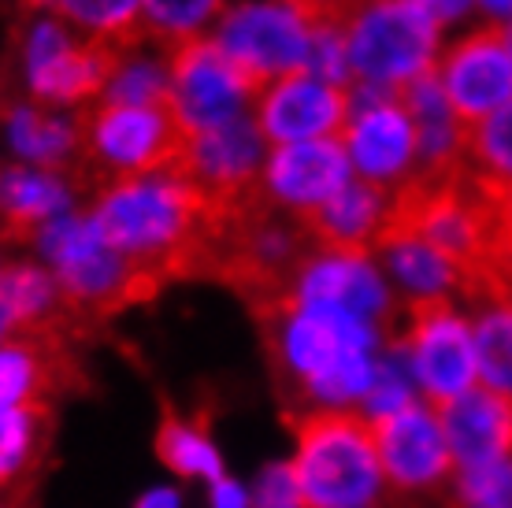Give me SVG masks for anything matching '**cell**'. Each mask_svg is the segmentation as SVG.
I'll return each mask as SVG.
<instances>
[{
    "mask_svg": "<svg viewBox=\"0 0 512 508\" xmlns=\"http://www.w3.org/2000/svg\"><path fill=\"white\" fill-rule=\"evenodd\" d=\"M268 371L286 412L360 408L375 382L383 331L342 308L301 305L294 297L253 308Z\"/></svg>",
    "mask_w": 512,
    "mask_h": 508,
    "instance_id": "obj_1",
    "label": "cell"
},
{
    "mask_svg": "<svg viewBox=\"0 0 512 508\" xmlns=\"http://www.w3.org/2000/svg\"><path fill=\"white\" fill-rule=\"evenodd\" d=\"M101 238L164 282L205 279L216 208L179 171L123 178L90 204Z\"/></svg>",
    "mask_w": 512,
    "mask_h": 508,
    "instance_id": "obj_2",
    "label": "cell"
},
{
    "mask_svg": "<svg viewBox=\"0 0 512 508\" xmlns=\"http://www.w3.org/2000/svg\"><path fill=\"white\" fill-rule=\"evenodd\" d=\"M78 149L64 178L78 201H97L123 178L182 171L190 160L193 130L175 101L112 104L90 101L75 112Z\"/></svg>",
    "mask_w": 512,
    "mask_h": 508,
    "instance_id": "obj_3",
    "label": "cell"
},
{
    "mask_svg": "<svg viewBox=\"0 0 512 508\" xmlns=\"http://www.w3.org/2000/svg\"><path fill=\"white\" fill-rule=\"evenodd\" d=\"M38 249L64 293V305L86 331H97L119 312L153 301L167 286L160 275L104 242L90 212H67L56 219L38 238Z\"/></svg>",
    "mask_w": 512,
    "mask_h": 508,
    "instance_id": "obj_4",
    "label": "cell"
},
{
    "mask_svg": "<svg viewBox=\"0 0 512 508\" xmlns=\"http://www.w3.org/2000/svg\"><path fill=\"white\" fill-rule=\"evenodd\" d=\"M294 434V479L305 508H375L383 468L368 420L357 408H301L286 412Z\"/></svg>",
    "mask_w": 512,
    "mask_h": 508,
    "instance_id": "obj_5",
    "label": "cell"
},
{
    "mask_svg": "<svg viewBox=\"0 0 512 508\" xmlns=\"http://www.w3.org/2000/svg\"><path fill=\"white\" fill-rule=\"evenodd\" d=\"M383 349L401 356L412 382L420 386L423 405L435 412L479 386L472 319L461 316L453 297H405Z\"/></svg>",
    "mask_w": 512,
    "mask_h": 508,
    "instance_id": "obj_6",
    "label": "cell"
},
{
    "mask_svg": "<svg viewBox=\"0 0 512 508\" xmlns=\"http://www.w3.org/2000/svg\"><path fill=\"white\" fill-rule=\"evenodd\" d=\"M353 82L397 89L435 67L438 23L409 0H342Z\"/></svg>",
    "mask_w": 512,
    "mask_h": 508,
    "instance_id": "obj_7",
    "label": "cell"
},
{
    "mask_svg": "<svg viewBox=\"0 0 512 508\" xmlns=\"http://www.w3.org/2000/svg\"><path fill=\"white\" fill-rule=\"evenodd\" d=\"M130 52L78 34L60 15H34L23 34V75L34 104H90Z\"/></svg>",
    "mask_w": 512,
    "mask_h": 508,
    "instance_id": "obj_8",
    "label": "cell"
},
{
    "mask_svg": "<svg viewBox=\"0 0 512 508\" xmlns=\"http://www.w3.org/2000/svg\"><path fill=\"white\" fill-rule=\"evenodd\" d=\"M349 164L364 182L394 193L420 167V145L409 112L397 104L394 89L349 86V123L342 130Z\"/></svg>",
    "mask_w": 512,
    "mask_h": 508,
    "instance_id": "obj_9",
    "label": "cell"
},
{
    "mask_svg": "<svg viewBox=\"0 0 512 508\" xmlns=\"http://www.w3.org/2000/svg\"><path fill=\"white\" fill-rule=\"evenodd\" d=\"M167 71H171V101L193 134L245 115V108L256 104V97L268 89L242 64H234L212 38L179 41L171 49Z\"/></svg>",
    "mask_w": 512,
    "mask_h": 508,
    "instance_id": "obj_10",
    "label": "cell"
},
{
    "mask_svg": "<svg viewBox=\"0 0 512 508\" xmlns=\"http://www.w3.org/2000/svg\"><path fill=\"white\" fill-rule=\"evenodd\" d=\"M212 41L234 64L271 86L275 78L305 71L312 26L290 0H256L223 15Z\"/></svg>",
    "mask_w": 512,
    "mask_h": 508,
    "instance_id": "obj_11",
    "label": "cell"
},
{
    "mask_svg": "<svg viewBox=\"0 0 512 508\" xmlns=\"http://www.w3.org/2000/svg\"><path fill=\"white\" fill-rule=\"evenodd\" d=\"M383 479L397 494H427L457 475V460L446 442L442 420L423 401L368 420Z\"/></svg>",
    "mask_w": 512,
    "mask_h": 508,
    "instance_id": "obj_12",
    "label": "cell"
},
{
    "mask_svg": "<svg viewBox=\"0 0 512 508\" xmlns=\"http://www.w3.org/2000/svg\"><path fill=\"white\" fill-rule=\"evenodd\" d=\"M442 93L464 130L479 119L498 112L512 101V52L505 41V26L487 23L446 49L442 64L435 67Z\"/></svg>",
    "mask_w": 512,
    "mask_h": 508,
    "instance_id": "obj_13",
    "label": "cell"
},
{
    "mask_svg": "<svg viewBox=\"0 0 512 508\" xmlns=\"http://www.w3.org/2000/svg\"><path fill=\"white\" fill-rule=\"evenodd\" d=\"M253 119L271 149L294 141L338 138L349 123V89L294 71L275 78L256 97Z\"/></svg>",
    "mask_w": 512,
    "mask_h": 508,
    "instance_id": "obj_14",
    "label": "cell"
},
{
    "mask_svg": "<svg viewBox=\"0 0 512 508\" xmlns=\"http://www.w3.org/2000/svg\"><path fill=\"white\" fill-rule=\"evenodd\" d=\"M86 390L75 342L64 334H8L0 342V408L56 405L64 394Z\"/></svg>",
    "mask_w": 512,
    "mask_h": 508,
    "instance_id": "obj_15",
    "label": "cell"
},
{
    "mask_svg": "<svg viewBox=\"0 0 512 508\" xmlns=\"http://www.w3.org/2000/svg\"><path fill=\"white\" fill-rule=\"evenodd\" d=\"M290 297L301 301V305L342 308L349 316L368 319L372 327L383 331V338L397 312L383 275L375 271L372 256H342L323 253V249H316L305 260V267L297 271Z\"/></svg>",
    "mask_w": 512,
    "mask_h": 508,
    "instance_id": "obj_16",
    "label": "cell"
},
{
    "mask_svg": "<svg viewBox=\"0 0 512 508\" xmlns=\"http://www.w3.org/2000/svg\"><path fill=\"white\" fill-rule=\"evenodd\" d=\"M349 153L342 138L294 141L271 149L264 160V193L286 212H312L349 186Z\"/></svg>",
    "mask_w": 512,
    "mask_h": 508,
    "instance_id": "obj_17",
    "label": "cell"
},
{
    "mask_svg": "<svg viewBox=\"0 0 512 508\" xmlns=\"http://www.w3.org/2000/svg\"><path fill=\"white\" fill-rule=\"evenodd\" d=\"M64 175L26 164H0V245H38L45 230L75 212Z\"/></svg>",
    "mask_w": 512,
    "mask_h": 508,
    "instance_id": "obj_18",
    "label": "cell"
},
{
    "mask_svg": "<svg viewBox=\"0 0 512 508\" xmlns=\"http://www.w3.org/2000/svg\"><path fill=\"white\" fill-rule=\"evenodd\" d=\"M457 468H479L512 457V397L490 386H472L453 405L435 412Z\"/></svg>",
    "mask_w": 512,
    "mask_h": 508,
    "instance_id": "obj_19",
    "label": "cell"
},
{
    "mask_svg": "<svg viewBox=\"0 0 512 508\" xmlns=\"http://www.w3.org/2000/svg\"><path fill=\"white\" fill-rule=\"evenodd\" d=\"M386 208H390V193L364 178H349V186H342L331 201H323L312 212H301L297 219L305 223L312 242L320 245L323 253L372 256Z\"/></svg>",
    "mask_w": 512,
    "mask_h": 508,
    "instance_id": "obj_20",
    "label": "cell"
},
{
    "mask_svg": "<svg viewBox=\"0 0 512 508\" xmlns=\"http://www.w3.org/2000/svg\"><path fill=\"white\" fill-rule=\"evenodd\" d=\"M0 130L19 164L41 167L64 175L78 149L75 115H56L34 101H8L0 97Z\"/></svg>",
    "mask_w": 512,
    "mask_h": 508,
    "instance_id": "obj_21",
    "label": "cell"
},
{
    "mask_svg": "<svg viewBox=\"0 0 512 508\" xmlns=\"http://www.w3.org/2000/svg\"><path fill=\"white\" fill-rule=\"evenodd\" d=\"M56 438V405L0 408V497L30 494V483L41 475Z\"/></svg>",
    "mask_w": 512,
    "mask_h": 508,
    "instance_id": "obj_22",
    "label": "cell"
},
{
    "mask_svg": "<svg viewBox=\"0 0 512 508\" xmlns=\"http://www.w3.org/2000/svg\"><path fill=\"white\" fill-rule=\"evenodd\" d=\"M468 305L475 308L472 338L479 382L512 397V282H487Z\"/></svg>",
    "mask_w": 512,
    "mask_h": 508,
    "instance_id": "obj_23",
    "label": "cell"
},
{
    "mask_svg": "<svg viewBox=\"0 0 512 508\" xmlns=\"http://www.w3.org/2000/svg\"><path fill=\"white\" fill-rule=\"evenodd\" d=\"M405 297H464V275L420 238H379L372 249Z\"/></svg>",
    "mask_w": 512,
    "mask_h": 508,
    "instance_id": "obj_24",
    "label": "cell"
},
{
    "mask_svg": "<svg viewBox=\"0 0 512 508\" xmlns=\"http://www.w3.org/2000/svg\"><path fill=\"white\" fill-rule=\"evenodd\" d=\"M153 445L156 457L164 460V468H171L182 479H205V483H219L223 479V457H219L216 442L208 434L205 412L182 416L179 408H171L164 401Z\"/></svg>",
    "mask_w": 512,
    "mask_h": 508,
    "instance_id": "obj_25",
    "label": "cell"
},
{
    "mask_svg": "<svg viewBox=\"0 0 512 508\" xmlns=\"http://www.w3.org/2000/svg\"><path fill=\"white\" fill-rule=\"evenodd\" d=\"M56 15L71 23L78 34L93 41H112L134 52L149 38L141 19V0H56Z\"/></svg>",
    "mask_w": 512,
    "mask_h": 508,
    "instance_id": "obj_26",
    "label": "cell"
},
{
    "mask_svg": "<svg viewBox=\"0 0 512 508\" xmlns=\"http://www.w3.org/2000/svg\"><path fill=\"white\" fill-rule=\"evenodd\" d=\"M464 164L479 175L512 178V101L464 130Z\"/></svg>",
    "mask_w": 512,
    "mask_h": 508,
    "instance_id": "obj_27",
    "label": "cell"
},
{
    "mask_svg": "<svg viewBox=\"0 0 512 508\" xmlns=\"http://www.w3.org/2000/svg\"><path fill=\"white\" fill-rule=\"evenodd\" d=\"M223 12V0H141V19L149 34L167 45L201 38L197 30Z\"/></svg>",
    "mask_w": 512,
    "mask_h": 508,
    "instance_id": "obj_28",
    "label": "cell"
},
{
    "mask_svg": "<svg viewBox=\"0 0 512 508\" xmlns=\"http://www.w3.org/2000/svg\"><path fill=\"white\" fill-rule=\"evenodd\" d=\"M449 508H512V457L457 468Z\"/></svg>",
    "mask_w": 512,
    "mask_h": 508,
    "instance_id": "obj_29",
    "label": "cell"
},
{
    "mask_svg": "<svg viewBox=\"0 0 512 508\" xmlns=\"http://www.w3.org/2000/svg\"><path fill=\"white\" fill-rule=\"evenodd\" d=\"M479 186L487 193L490 216H494V271L501 275L512 264V178L479 175Z\"/></svg>",
    "mask_w": 512,
    "mask_h": 508,
    "instance_id": "obj_30",
    "label": "cell"
},
{
    "mask_svg": "<svg viewBox=\"0 0 512 508\" xmlns=\"http://www.w3.org/2000/svg\"><path fill=\"white\" fill-rule=\"evenodd\" d=\"M249 508H305L301 505V490H297L290 460H286V464H271V468L260 471L256 490H253V497H249Z\"/></svg>",
    "mask_w": 512,
    "mask_h": 508,
    "instance_id": "obj_31",
    "label": "cell"
},
{
    "mask_svg": "<svg viewBox=\"0 0 512 508\" xmlns=\"http://www.w3.org/2000/svg\"><path fill=\"white\" fill-rule=\"evenodd\" d=\"M409 4H416L423 15H431V19L442 26V23H453V19H461V15L472 8L475 0H409Z\"/></svg>",
    "mask_w": 512,
    "mask_h": 508,
    "instance_id": "obj_32",
    "label": "cell"
},
{
    "mask_svg": "<svg viewBox=\"0 0 512 508\" xmlns=\"http://www.w3.org/2000/svg\"><path fill=\"white\" fill-rule=\"evenodd\" d=\"M212 508H249V494L223 475L219 483H212Z\"/></svg>",
    "mask_w": 512,
    "mask_h": 508,
    "instance_id": "obj_33",
    "label": "cell"
},
{
    "mask_svg": "<svg viewBox=\"0 0 512 508\" xmlns=\"http://www.w3.org/2000/svg\"><path fill=\"white\" fill-rule=\"evenodd\" d=\"M134 508H179V494L175 490H149L145 497H138Z\"/></svg>",
    "mask_w": 512,
    "mask_h": 508,
    "instance_id": "obj_34",
    "label": "cell"
},
{
    "mask_svg": "<svg viewBox=\"0 0 512 508\" xmlns=\"http://www.w3.org/2000/svg\"><path fill=\"white\" fill-rule=\"evenodd\" d=\"M490 15H498V19H512V0H479Z\"/></svg>",
    "mask_w": 512,
    "mask_h": 508,
    "instance_id": "obj_35",
    "label": "cell"
},
{
    "mask_svg": "<svg viewBox=\"0 0 512 508\" xmlns=\"http://www.w3.org/2000/svg\"><path fill=\"white\" fill-rule=\"evenodd\" d=\"M0 508H30V497H26V494H8V497H0Z\"/></svg>",
    "mask_w": 512,
    "mask_h": 508,
    "instance_id": "obj_36",
    "label": "cell"
},
{
    "mask_svg": "<svg viewBox=\"0 0 512 508\" xmlns=\"http://www.w3.org/2000/svg\"><path fill=\"white\" fill-rule=\"evenodd\" d=\"M8 334H12V316H8V308L0 305V342H4Z\"/></svg>",
    "mask_w": 512,
    "mask_h": 508,
    "instance_id": "obj_37",
    "label": "cell"
},
{
    "mask_svg": "<svg viewBox=\"0 0 512 508\" xmlns=\"http://www.w3.org/2000/svg\"><path fill=\"white\" fill-rule=\"evenodd\" d=\"M505 41H509V52H512V23H505Z\"/></svg>",
    "mask_w": 512,
    "mask_h": 508,
    "instance_id": "obj_38",
    "label": "cell"
},
{
    "mask_svg": "<svg viewBox=\"0 0 512 508\" xmlns=\"http://www.w3.org/2000/svg\"><path fill=\"white\" fill-rule=\"evenodd\" d=\"M0 271H4V267H0Z\"/></svg>",
    "mask_w": 512,
    "mask_h": 508,
    "instance_id": "obj_39",
    "label": "cell"
}]
</instances>
